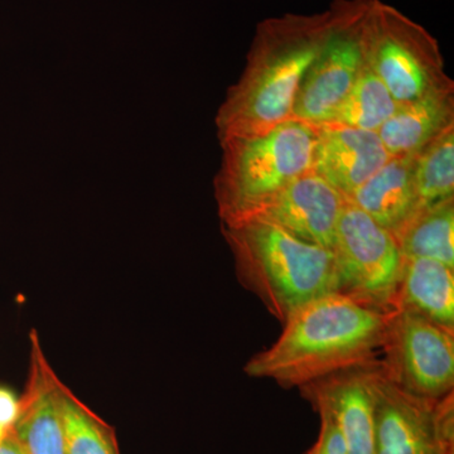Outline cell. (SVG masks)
Listing matches in <instances>:
<instances>
[{
	"instance_id": "e0dca14e",
	"label": "cell",
	"mask_w": 454,
	"mask_h": 454,
	"mask_svg": "<svg viewBox=\"0 0 454 454\" xmlns=\"http://www.w3.org/2000/svg\"><path fill=\"white\" fill-rule=\"evenodd\" d=\"M396 240L404 258L437 260L454 269V199L419 208Z\"/></svg>"
},
{
	"instance_id": "603a6c76",
	"label": "cell",
	"mask_w": 454,
	"mask_h": 454,
	"mask_svg": "<svg viewBox=\"0 0 454 454\" xmlns=\"http://www.w3.org/2000/svg\"><path fill=\"white\" fill-rule=\"evenodd\" d=\"M11 432H12V430H8V429L3 428V427H0V444L3 443V441H4V439L7 438V435Z\"/></svg>"
},
{
	"instance_id": "ba28073f",
	"label": "cell",
	"mask_w": 454,
	"mask_h": 454,
	"mask_svg": "<svg viewBox=\"0 0 454 454\" xmlns=\"http://www.w3.org/2000/svg\"><path fill=\"white\" fill-rule=\"evenodd\" d=\"M375 454H454V395L426 399L387 378L380 361L370 372Z\"/></svg>"
},
{
	"instance_id": "7c38bea8",
	"label": "cell",
	"mask_w": 454,
	"mask_h": 454,
	"mask_svg": "<svg viewBox=\"0 0 454 454\" xmlns=\"http://www.w3.org/2000/svg\"><path fill=\"white\" fill-rule=\"evenodd\" d=\"M390 158L375 131L321 125L317 127L310 170L348 200Z\"/></svg>"
},
{
	"instance_id": "7a4b0ae2",
	"label": "cell",
	"mask_w": 454,
	"mask_h": 454,
	"mask_svg": "<svg viewBox=\"0 0 454 454\" xmlns=\"http://www.w3.org/2000/svg\"><path fill=\"white\" fill-rule=\"evenodd\" d=\"M389 315L342 293L322 295L295 310L284 322L279 339L254 355L244 372L284 387H301L372 363L381 352Z\"/></svg>"
},
{
	"instance_id": "9c48e42d",
	"label": "cell",
	"mask_w": 454,
	"mask_h": 454,
	"mask_svg": "<svg viewBox=\"0 0 454 454\" xmlns=\"http://www.w3.org/2000/svg\"><path fill=\"white\" fill-rule=\"evenodd\" d=\"M381 354L382 370L403 390L426 399L453 393L454 331L396 309L387 319Z\"/></svg>"
},
{
	"instance_id": "3957f363",
	"label": "cell",
	"mask_w": 454,
	"mask_h": 454,
	"mask_svg": "<svg viewBox=\"0 0 454 454\" xmlns=\"http://www.w3.org/2000/svg\"><path fill=\"white\" fill-rule=\"evenodd\" d=\"M221 230L234 256L239 280L282 324L310 301L339 292L331 250L262 220H241Z\"/></svg>"
},
{
	"instance_id": "4fadbf2b",
	"label": "cell",
	"mask_w": 454,
	"mask_h": 454,
	"mask_svg": "<svg viewBox=\"0 0 454 454\" xmlns=\"http://www.w3.org/2000/svg\"><path fill=\"white\" fill-rule=\"evenodd\" d=\"M37 331L29 333V367L13 432L26 454H65L57 382Z\"/></svg>"
},
{
	"instance_id": "cb8c5ba5",
	"label": "cell",
	"mask_w": 454,
	"mask_h": 454,
	"mask_svg": "<svg viewBox=\"0 0 454 454\" xmlns=\"http://www.w3.org/2000/svg\"><path fill=\"white\" fill-rule=\"evenodd\" d=\"M307 454H322V453H319L318 450H317V448L315 446H313L312 448H310V450H309V453Z\"/></svg>"
},
{
	"instance_id": "9a60e30c",
	"label": "cell",
	"mask_w": 454,
	"mask_h": 454,
	"mask_svg": "<svg viewBox=\"0 0 454 454\" xmlns=\"http://www.w3.org/2000/svg\"><path fill=\"white\" fill-rule=\"evenodd\" d=\"M454 127V88L399 104L378 134L391 157L417 154Z\"/></svg>"
},
{
	"instance_id": "2e32d148",
	"label": "cell",
	"mask_w": 454,
	"mask_h": 454,
	"mask_svg": "<svg viewBox=\"0 0 454 454\" xmlns=\"http://www.w3.org/2000/svg\"><path fill=\"white\" fill-rule=\"evenodd\" d=\"M396 309L454 331V269L437 260L404 258Z\"/></svg>"
},
{
	"instance_id": "8992f818",
	"label": "cell",
	"mask_w": 454,
	"mask_h": 454,
	"mask_svg": "<svg viewBox=\"0 0 454 454\" xmlns=\"http://www.w3.org/2000/svg\"><path fill=\"white\" fill-rule=\"evenodd\" d=\"M339 293L381 313L396 309L404 255L395 236L345 201L334 236Z\"/></svg>"
},
{
	"instance_id": "7402d4cb",
	"label": "cell",
	"mask_w": 454,
	"mask_h": 454,
	"mask_svg": "<svg viewBox=\"0 0 454 454\" xmlns=\"http://www.w3.org/2000/svg\"><path fill=\"white\" fill-rule=\"evenodd\" d=\"M0 454H26L16 434H14L13 429L0 444Z\"/></svg>"
},
{
	"instance_id": "ffe728a7",
	"label": "cell",
	"mask_w": 454,
	"mask_h": 454,
	"mask_svg": "<svg viewBox=\"0 0 454 454\" xmlns=\"http://www.w3.org/2000/svg\"><path fill=\"white\" fill-rule=\"evenodd\" d=\"M413 175L420 208L454 199V127L415 154Z\"/></svg>"
},
{
	"instance_id": "52a82bcc",
	"label": "cell",
	"mask_w": 454,
	"mask_h": 454,
	"mask_svg": "<svg viewBox=\"0 0 454 454\" xmlns=\"http://www.w3.org/2000/svg\"><path fill=\"white\" fill-rule=\"evenodd\" d=\"M370 0H333V23L298 89L293 121L321 127L365 67L364 26Z\"/></svg>"
},
{
	"instance_id": "5b68a950",
	"label": "cell",
	"mask_w": 454,
	"mask_h": 454,
	"mask_svg": "<svg viewBox=\"0 0 454 454\" xmlns=\"http://www.w3.org/2000/svg\"><path fill=\"white\" fill-rule=\"evenodd\" d=\"M364 44L367 65L397 104L454 88L437 38L393 5L370 0Z\"/></svg>"
},
{
	"instance_id": "d6986e66",
	"label": "cell",
	"mask_w": 454,
	"mask_h": 454,
	"mask_svg": "<svg viewBox=\"0 0 454 454\" xmlns=\"http://www.w3.org/2000/svg\"><path fill=\"white\" fill-rule=\"evenodd\" d=\"M397 106L399 104L389 90L366 62L355 85L324 125H339L378 133L385 121H389L395 113Z\"/></svg>"
},
{
	"instance_id": "30bf717a",
	"label": "cell",
	"mask_w": 454,
	"mask_h": 454,
	"mask_svg": "<svg viewBox=\"0 0 454 454\" xmlns=\"http://www.w3.org/2000/svg\"><path fill=\"white\" fill-rule=\"evenodd\" d=\"M345 201L324 178L309 170L260 203L243 220L265 221L301 241L333 252Z\"/></svg>"
},
{
	"instance_id": "8fae6325",
	"label": "cell",
	"mask_w": 454,
	"mask_h": 454,
	"mask_svg": "<svg viewBox=\"0 0 454 454\" xmlns=\"http://www.w3.org/2000/svg\"><path fill=\"white\" fill-rule=\"evenodd\" d=\"M376 361V360H375ZM333 373L300 387L317 413L330 418L345 438L348 454H375L372 364Z\"/></svg>"
},
{
	"instance_id": "5bb4252c",
	"label": "cell",
	"mask_w": 454,
	"mask_h": 454,
	"mask_svg": "<svg viewBox=\"0 0 454 454\" xmlns=\"http://www.w3.org/2000/svg\"><path fill=\"white\" fill-rule=\"evenodd\" d=\"M414 157L415 154L391 157L346 200L395 239L420 208L414 184Z\"/></svg>"
},
{
	"instance_id": "6da1fadb",
	"label": "cell",
	"mask_w": 454,
	"mask_h": 454,
	"mask_svg": "<svg viewBox=\"0 0 454 454\" xmlns=\"http://www.w3.org/2000/svg\"><path fill=\"white\" fill-rule=\"evenodd\" d=\"M331 7L315 14L288 13L256 26L243 74L216 115L219 139L258 136L292 121L304 74L327 40Z\"/></svg>"
},
{
	"instance_id": "ac0fdd59",
	"label": "cell",
	"mask_w": 454,
	"mask_h": 454,
	"mask_svg": "<svg viewBox=\"0 0 454 454\" xmlns=\"http://www.w3.org/2000/svg\"><path fill=\"white\" fill-rule=\"evenodd\" d=\"M65 454H121L115 430L73 391L57 382Z\"/></svg>"
},
{
	"instance_id": "44dd1931",
	"label": "cell",
	"mask_w": 454,
	"mask_h": 454,
	"mask_svg": "<svg viewBox=\"0 0 454 454\" xmlns=\"http://www.w3.org/2000/svg\"><path fill=\"white\" fill-rule=\"evenodd\" d=\"M20 413V397L8 387H0V427L8 430L13 429Z\"/></svg>"
},
{
	"instance_id": "277c9868",
	"label": "cell",
	"mask_w": 454,
	"mask_h": 454,
	"mask_svg": "<svg viewBox=\"0 0 454 454\" xmlns=\"http://www.w3.org/2000/svg\"><path fill=\"white\" fill-rule=\"evenodd\" d=\"M317 128L288 121L258 136L220 140L223 162L215 177L221 223L245 219L260 203L312 169Z\"/></svg>"
}]
</instances>
